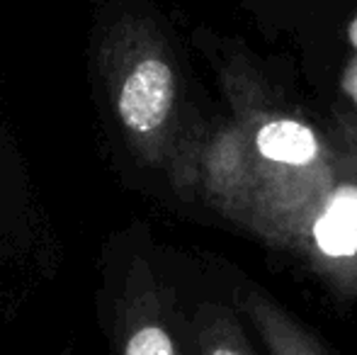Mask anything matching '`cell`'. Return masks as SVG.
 I'll return each mask as SVG.
<instances>
[{"instance_id": "7a4b0ae2", "label": "cell", "mask_w": 357, "mask_h": 355, "mask_svg": "<svg viewBox=\"0 0 357 355\" xmlns=\"http://www.w3.org/2000/svg\"><path fill=\"white\" fill-rule=\"evenodd\" d=\"M100 76L114 119L134 156L165 176L190 132L175 56L153 20L119 15L100 39Z\"/></svg>"}, {"instance_id": "8992f818", "label": "cell", "mask_w": 357, "mask_h": 355, "mask_svg": "<svg viewBox=\"0 0 357 355\" xmlns=\"http://www.w3.org/2000/svg\"><path fill=\"white\" fill-rule=\"evenodd\" d=\"M190 355H255L243 326L229 307L204 302L185 322Z\"/></svg>"}, {"instance_id": "52a82bcc", "label": "cell", "mask_w": 357, "mask_h": 355, "mask_svg": "<svg viewBox=\"0 0 357 355\" xmlns=\"http://www.w3.org/2000/svg\"><path fill=\"white\" fill-rule=\"evenodd\" d=\"M353 49H355V59L348 71V78H345V86H348L350 95H353V100L357 103V22L353 24Z\"/></svg>"}, {"instance_id": "6da1fadb", "label": "cell", "mask_w": 357, "mask_h": 355, "mask_svg": "<svg viewBox=\"0 0 357 355\" xmlns=\"http://www.w3.org/2000/svg\"><path fill=\"white\" fill-rule=\"evenodd\" d=\"M221 83L229 114L190 132L168 180L178 195L294 256L357 146L326 137L243 63L226 66Z\"/></svg>"}, {"instance_id": "277c9868", "label": "cell", "mask_w": 357, "mask_h": 355, "mask_svg": "<svg viewBox=\"0 0 357 355\" xmlns=\"http://www.w3.org/2000/svg\"><path fill=\"white\" fill-rule=\"evenodd\" d=\"M112 341L117 355H190L185 322L142 258L132 263L114 302Z\"/></svg>"}, {"instance_id": "5b68a950", "label": "cell", "mask_w": 357, "mask_h": 355, "mask_svg": "<svg viewBox=\"0 0 357 355\" xmlns=\"http://www.w3.org/2000/svg\"><path fill=\"white\" fill-rule=\"evenodd\" d=\"M238 307L253 324L270 355H331L304 324L296 322L263 289L250 287L241 292Z\"/></svg>"}, {"instance_id": "3957f363", "label": "cell", "mask_w": 357, "mask_h": 355, "mask_svg": "<svg viewBox=\"0 0 357 355\" xmlns=\"http://www.w3.org/2000/svg\"><path fill=\"white\" fill-rule=\"evenodd\" d=\"M333 294L357 297V153L294 253Z\"/></svg>"}]
</instances>
